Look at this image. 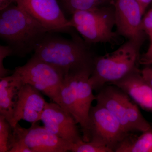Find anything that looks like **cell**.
Returning a JSON list of instances; mask_svg holds the SVG:
<instances>
[{"label":"cell","mask_w":152,"mask_h":152,"mask_svg":"<svg viewBox=\"0 0 152 152\" xmlns=\"http://www.w3.org/2000/svg\"><path fill=\"white\" fill-rule=\"evenodd\" d=\"M13 73L22 85L32 86L61 107V91L65 76L62 71L33 55Z\"/></svg>","instance_id":"obj_5"},{"label":"cell","mask_w":152,"mask_h":152,"mask_svg":"<svg viewBox=\"0 0 152 152\" xmlns=\"http://www.w3.org/2000/svg\"><path fill=\"white\" fill-rule=\"evenodd\" d=\"M71 152H113L112 150L105 146L91 141L85 142L83 140L73 144Z\"/></svg>","instance_id":"obj_19"},{"label":"cell","mask_w":152,"mask_h":152,"mask_svg":"<svg viewBox=\"0 0 152 152\" xmlns=\"http://www.w3.org/2000/svg\"><path fill=\"white\" fill-rule=\"evenodd\" d=\"M13 128L4 117L0 115V152H9Z\"/></svg>","instance_id":"obj_18"},{"label":"cell","mask_w":152,"mask_h":152,"mask_svg":"<svg viewBox=\"0 0 152 152\" xmlns=\"http://www.w3.org/2000/svg\"><path fill=\"white\" fill-rule=\"evenodd\" d=\"M142 29L152 40V8L147 12L142 19Z\"/></svg>","instance_id":"obj_21"},{"label":"cell","mask_w":152,"mask_h":152,"mask_svg":"<svg viewBox=\"0 0 152 152\" xmlns=\"http://www.w3.org/2000/svg\"><path fill=\"white\" fill-rule=\"evenodd\" d=\"M15 0H0V10L5 8L13 3L15 2Z\"/></svg>","instance_id":"obj_25"},{"label":"cell","mask_w":152,"mask_h":152,"mask_svg":"<svg viewBox=\"0 0 152 152\" xmlns=\"http://www.w3.org/2000/svg\"><path fill=\"white\" fill-rule=\"evenodd\" d=\"M117 33L142 44L145 33L142 29V12L137 0H115L113 4Z\"/></svg>","instance_id":"obj_10"},{"label":"cell","mask_w":152,"mask_h":152,"mask_svg":"<svg viewBox=\"0 0 152 152\" xmlns=\"http://www.w3.org/2000/svg\"><path fill=\"white\" fill-rule=\"evenodd\" d=\"M0 11V37L10 47L13 55L25 57L49 32L17 4Z\"/></svg>","instance_id":"obj_2"},{"label":"cell","mask_w":152,"mask_h":152,"mask_svg":"<svg viewBox=\"0 0 152 152\" xmlns=\"http://www.w3.org/2000/svg\"><path fill=\"white\" fill-rule=\"evenodd\" d=\"M142 44L130 40L112 53L95 57L89 82L94 91H99L124 77L138 68Z\"/></svg>","instance_id":"obj_3"},{"label":"cell","mask_w":152,"mask_h":152,"mask_svg":"<svg viewBox=\"0 0 152 152\" xmlns=\"http://www.w3.org/2000/svg\"><path fill=\"white\" fill-rule=\"evenodd\" d=\"M92 71H83L74 73L75 83V97L77 107V124L81 128L83 139L88 142V126L89 115L92 103L96 100L93 94L92 88L89 82V78Z\"/></svg>","instance_id":"obj_13"},{"label":"cell","mask_w":152,"mask_h":152,"mask_svg":"<svg viewBox=\"0 0 152 152\" xmlns=\"http://www.w3.org/2000/svg\"><path fill=\"white\" fill-rule=\"evenodd\" d=\"M140 64L145 66L152 64V40L147 51L140 57Z\"/></svg>","instance_id":"obj_22"},{"label":"cell","mask_w":152,"mask_h":152,"mask_svg":"<svg viewBox=\"0 0 152 152\" xmlns=\"http://www.w3.org/2000/svg\"><path fill=\"white\" fill-rule=\"evenodd\" d=\"M68 25L69 27L75 28L88 45L113 43L119 35L113 31L115 26L113 5L77 11L72 15Z\"/></svg>","instance_id":"obj_4"},{"label":"cell","mask_w":152,"mask_h":152,"mask_svg":"<svg viewBox=\"0 0 152 152\" xmlns=\"http://www.w3.org/2000/svg\"><path fill=\"white\" fill-rule=\"evenodd\" d=\"M13 55V51L9 46H0V78L9 75L11 71L4 67V60L6 57Z\"/></svg>","instance_id":"obj_20"},{"label":"cell","mask_w":152,"mask_h":152,"mask_svg":"<svg viewBox=\"0 0 152 152\" xmlns=\"http://www.w3.org/2000/svg\"><path fill=\"white\" fill-rule=\"evenodd\" d=\"M115 152H152V128L134 138L130 134Z\"/></svg>","instance_id":"obj_16"},{"label":"cell","mask_w":152,"mask_h":152,"mask_svg":"<svg viewBox=\"0 0 152 152\" xmlns=\"http://www.w3.org/2000/svg\"><path fill=\"white\" fill-rule=\"evenodd\" d=\"M115 0H62L64 9L72 15L79 11L89 10L113 5Z\"/></svg>","instance_id":"obj_17"},{"label":"cell","mask_w":152,"mask_h":152,"mask_svg":"<svg viewBox=\"0 0 152 152\" xmlns=\"http://www.w3.org/2000/svg\"><path fill=\"white\" fill-rule=\"evenodd\" d=\"M18 6L46 28L49 32L69 31L66 19L57 0H15Z\"/></svg>","instance_id":"obj_9"},{"label":"cell","mask_w":152,"mask_h":152,"mask_svg":"<svg viewBox=\"0 0 152 152\" xmlns=\"http://www.w3.org/2000/svg\"><path fill=\"white\" fill-rule=\"evenodd\" d=\"M110 85L118 87L142 109L152 113V86L144 78L139 69Z\"/></svg>","instance_id":"obj_14"},{"label":"cell","mask_w":152,"mask_h":152,"mask_svg":"<svg viewBox=\"0 0 152 152\" xmlns=\"http://www.w3.org/2000/svg\"><path fill=\"white\" fill-rule=\"evenodd\" d=\"M137 1L140 6L142 12L144 15L147 8L152 1V0H137Z\"/></svg>","instance_id":"obj_24"},{"label":"cell","mask_w":152,"mask_h":152,"mask_svg":"<svg viewBox=\"0 0 152 152\" xmlns=\"http://www.w3.org/2000/svg\"><path fill=\"white\" fill-rule=\"evenodd\" d=\"M144 79L152 86V67L147 66L141 71Z\"/></svg>","instance_id":"obj_23"},{"label":"cell","mask_w":152,"mask_h":152,"mask_svg":"<svg viewBox=\"0 0 152 152\" xmlns=\"http://www.w3.org/2000/svg\"><path fill=\"white\" fill-rule=\"evenodd\" d=\"M48 32L33 55L62 71L65 75L93 71L96 56L88 44L78 37L71 39Z\"/></svg>","instance_id":"obj_1"},{"label":"cell","mask_w":152,"mask_h":152,"mask_svg":"<svg viewBox=\"0 0 152 152\" xmlns=\"http://www.w3.org/2000/svg\"><path fill=\"white\" fill-rule=\"evenodd\" d=\"M47 103L39 90L29 84L22 85L17 95L12 127L22 120L31 124L41 121Z\"/></svg>","instance_id":"obj_12"},{"label":"cell","mask_w":152,"mask_h":152,"mask_svg":"<svg viewBox=\"0 0 152 152\" xmlns=\"http://www.w3.org/2000/svg\"><path fill=\"white\" fill-rule=\"evenodd\" d=\"M0 79V115L4 117L12 126L17 95L22 84L13 73Z\"/></svg>","instance_id":"obj_15"},{"label":"cell","mask_w":152,"mask_h":152,"mask_svg":"<svg viewBox=\"0 0 152 152\" xmlns=\"http://www.w3.org/2000/svg\"><path fill=\"white\" fill-rule=\"evenodd\" d=\"M17 142L29 148L32 152L71 151L73 144L59 137L37 123L30 128H23L18 123L13 128L10 145ZM10 148V147H9Z\"/></svg>","instance_id":"obj_8"},{"label":"cell","mask_w":152,"mask_h":152,"mask_svg":"<svg viewBox=\"0 0 152 152\" xmlns=\"http://www.w3.org/2000/svg\"><path fill=\"white\" fill-rule=\"evenodd\" d=\"M130 134L103 106L97 103L91 107L89 115L88 142L105 146L115 152Z\"/></svg>","instance_id":"obj_7"},{"label":"cell","mask_w":152,"mask_h":152,"mask_svg":"<svg viewBox=\"0 0 152 152\" xmlns=\"http://www.w3.org/2000/svg\"><path fill=\"white\" fill-rule=\"evenodd\" d=\"M96 96L97 103L110 112L128 133L151 129L137 106L126 93L114 86H104Z\"/></svg>","instance_id":"obj_6"},{"label":"cell","mask_w":152,"mask_h":152,"mask_svg":"<svg viewBox=\"0 0 152 152\" xmlns=\"http://www.w3.org/2000/svg\"><path fill=\"white\" fill-rule=\"evenodd\" d=\"M41 121L47 130L66 141L75 144L83 140L73 117L56 103L47 102Z\"/></svg>","instance_id":"obj_11"}]
</instances>
